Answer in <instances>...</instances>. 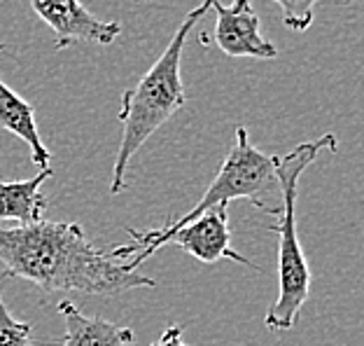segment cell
<instances>
[{"instance_id":"cell-9","label":"cell","mask_w":364,"mask_h":346,"mask_svg":"<svg viewBox=\"0 0 364 346\" xmlns=\"http://www.w3.org/2000/svg\"><path fill=\"white\" fill-rule=\"evenodd\" d=\"M3 45H0V52H3ZM0 129L10 131L12 136L21 138L23 143L31 147V157L33 164L38 167L49 169V159H52V152L47 150V145L43 143V136H40L38 122H36V108L21 98L0 80Z\"/></svg>"},{"instance_id":"cell-3","label":"cell","mask_w":364,"mask_h":346,"mask_svg":"<svg viewBox=\"0 0 364 346\" xmlns=\"http://www.w3.org/2000/svg\"><path fill=\"white\" fill-rule=\"evenodd\" d=\"M336 136L325 134L316 141L299 143L292 152L276 162L283 206H280V220L269 227V232L278 234V298L264 318L269 330H292L311 298V269L296 232V189L301 173L318 159V154L322 150H336Z\"/></svg>"},{"instance_id":"cell-1","label":"cell","mask_w":364,"mask_h":346,"mask_svg":"<svg viewBox=\"0 0 364 346\" xmlns=\"http://www.w3.org/2000/svg\"><path fill=\"white\" fill-rule=\"evenodd\" d=\"M0 265L5 267V278H23L47 293L119 295L131 288L156 285L154 278L91 246L77 222L40 220L0 227Z\"/></svg>"},{"instance_id":"cell-13","label":"cell","mask_w":364,"mask_h":346,"mask_svg":"<svg viewBox=\"0 0 364 346\" xmlns=\"http://www.w3.org/2000/svg\"><path fill=\"white\" fill-rule=\"evenodd\" d=\"M182 332H185V325L173 323V325L166 327V330H164V335L152 346H189V344L182 342Z\"/></svg>"},{"instance_id":"cell-7","label":"cell","mask_w":364,"mask_h":346,"mask_svg":"<svg viewBox=\"0 0 364 346\" xmlns=\"http://www.w3.org/2000/svg\"><path fill=\"white\" fill-rule=\"evenodd\" d=\"M210 10L218 14L213 40L227 56L257 61H273L278 56L276 45L262 36L259 16L250 0H231V5L215 0Z\"/></svg>"},{"instance_id":"cell-2","label":"cell","mask_w":364,"mask_h":346,"mask_svg":"<svg viewBox=\"0 0 364 346\" xmlns=\"http://www.w3.org/2000/svg\"><path fill=\"white\" fill-rule=\"evenodd\" d=\"M213 3L215 0H201L196 7H192L173 33L171 43L161 52V56L152 63V68L138 80L136 87L122 94V143L112 167V194H122L127 189L129 162L147 143V138H152L154 131H159L185 105L187 96L180 78L182 52H185L189 33L203 19V14L210 10Z\"/></svg>"},{"instance_id":"cell-11","label":"cell","mask_w":364,"mask_h":346,"mask_svg":"<svg viewBox=\"0 0 364 346\" xmlns=\"http://www.w3.org/2000/svg\"><path fill=\"white\" fill-rule=\"evenodd\" d=\"M280 12H283V23L289 31H309L313 23V10L322 0H273ZM336 3H353V0H336Z\"/></svg>"},{"instance_id":"cell-6","label":"cell","mask_w":364,"mask_h":346,"mask_svg":"<svg viewBox=\"0 0 364 346\" xmlns=\"http://www.w3.org/2000/svg\"><path fill=\"white\" fill-rule=\"evenodd\" d=\"M31 7L54 31V49L75 43L112 45L122 36L119 21H101L80 0H31Z\"/></svg>"},{"instance_id":"cell-12","label":"cell","mask_w":364,"mask_h":346,"mask_svg":"<svg viewBox=\"0 0 364 346\" xmlns=\"http://www.w3.org/2000/svg\"><path fill=\"white\" fill-rule=\"evenodd\" d=\"M0 346H33V325L16 320L0 298Z\"/></svg>"},{"instance_id":"cell-4","label":"cell","mask_w":364,"mask_h":346,"mask_svg":"<svg viewBox=\"0 0 364 346\" xmlns=\"http://www.w3.org/2000/svg\"><path fill=\"white\" fill-rule=\"evenodd\" d=\"M276 162H278L276 154H267V152H262L259 147L252 145L245 127H236V141L231 145L225 162H222L218 176L213 178L208 189L201 194L198 204L194 209H189L185 216L168 220L166 225L159 229L161 232H176V229L196 220L208 209L229 206L236 199L250 201L252 206H257L259 211L280 213V206L276 209V206H271L267 201V196L280 194Z\"/></svg>"},{"instance_id":"cell-8","label":"cell","mask_w":364,"mask_h":346,"mask_svg":"<svg viewBox=\"0 0 364 346\" xmlns=\"http://www.w3.org/2000/svg\"><path fill=\"white\" fill-rule=\"evenodd\" d=\"M56 311L65 320L63 346H131L136 342V332L131 327L82 314L68 300L59 302Z\"/></svg>"},{"instance_id":"cell-10","label":"cell","mask_w":364,"mask_h":346,"mask_svg":"<svg viewBox=\"0 0 364 346\" xmlns=\"http://www.w3.org/2000/svg\"><path fill=\"white\" fill-rule=\"evenodd\" d=\"M52 173V169H43L33 178L0 183V220H14L16 225H33L45 220L47 199L40 187Z\"/></svg>"},{"instance_id":"cell-5","label":"cell","mask_w":364,"mask_h":346,"mask_svg":"<svg viewBox=\"0 0 364 346\" xmlns=\"http://www.w3.org/2000/svg\"><path fill=\"white\" fill-rule=\"evenodd\" d=\"M134 243L117 246V248L107 251L110 260H129L127 267L138 271L147 258L161 248V246L176 243L182 251L189 253L203 265H213L218 260H231L238 265H245L250 269H259L252 260L245 255L236 253L231 246V229H229V206H215L201 213L196 220L187 222L185 227L176 232H161V229H127Z\"/></svg>"}]
</instances>
